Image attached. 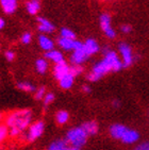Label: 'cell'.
Listing matches in <instances>:
<instances>
[{
	"label": "cell",
	"instance_id": "obj_18",
	"mask_svg": "<svg viewBox=\"0 0 149 150\" xmlns=\"http://www.w3.org/2000/svg\"><path fill=\"white\" fill-rule=\"evenodd\" d=\"M74 40H70V38H65L60 36V38H57V45H59L63 50H66V51L72 50V51H74Z\"/></svg>",
	"mask_w": 149,
	"mask_h": 150
},
{
	"label": "cell",
	"instance_id": "obj_8",
	"mask_svg": "<svg viewBox=\"0 0 149 150\" xmlns=\"http://www.w3.org/2000/svg\"><path fill=\"white\" fill-rule=\"evenodd\" d=\"M70 69V66L68 65V63L66 62L65 60L60 62V63L55 64V67H53V76L57 81L60 80L62 77H64L65 75H67Z\"/></svg>",
	"mask_w": 149,
	"mask_h": 150
},
{
	"label": "cell",
	"instance_id": "obj_36",
	"mask_svg": "<svg viewBox=\"0 0 149 150\" xmlns=\"http://www.w3.org/2000/svg\"><path fill=\"white\" fill-rule=\"evenodd\" d=\"M68 150H80L79 148H76V147H72V146H69Z\"/></svg>",
	"mask_w": 149,
	"mask_h": 150
},
{
	"label": "cell",
	"instance_id": "obj_33",
	"mask_svg": "<svg viewBox=\"0 0 149 150\" xmlns=\"http://www.w3.org/2000/svg\"><path fill=\"white\" fill-rule=\"evenodd\" d=\"M81 90H82L83 93H85V94H89V93L92 92V88H91V86H89V85H83Z\"/></svg>",
	"mask_w": 149,
	"mask_h": 150
},
{
	"label": "cell",
	"instance_id": "obj_12",
	"mask_svg": "<svg viewBox=\"0 0 149 150\" xmlns=\"http://www.w3.org/2000/svg\"><path fill=\"white\" fill-rule=\"evenodd\" d=\"M0 4L3 12L8 15L13 14L17 10V0H0Z\"/></svg>",
	"mask_w": 149,
	"mask_h": 150
},
{
	"label": "cell",
	"instance_id": "obj_7",
	"mask_svg": "<svg viewBox=\"0 0 149 150\" xmlns=\"http://www.w3.org/2000/svg\"><path fill=\"white\" fill-rule=\"evenodd\" d=\"M89 58V54L86 53L84 48L80 50H74L70 55V63L72 65H82Z\"/></svg>",
	"mask_w": 149,
	"mask_h": 150
},
{
	"label": "cell",
	"instance_id": "obj_27",
	"mask_svg": "<svg viewBox=\"0 0 149 150\" xmlns=\"http://www.w3.org/2000/svg\"><path fill=\"white\" fill-rule=\"evenodd\" d=\"M55 94L53 93H47L46 95H45V97H44V99H43V102H44V105L45 107H48L49 104H51L53 101H55Z\"/></svg>",
	"mask_w": 149,
	"mask_h": 150
},
{
	"label": "cell",
	"instance_id": "obj_11",
	"mask_svg": "<svg viewBox=\"0 0 149 150\" xmlns=\"http://www.w3.org/2000/svg\"><path fill=\"white\" fill-rule=\"evenodd\" d=\"M84 49H85L86 53L89 54V57H92V55L96 54V53L99 52L100 47H99L98 43L94 38H87L84 42Z\"/></svg>",
	"mask_w": 149,
	"mask_h": 150
},
{
	"label": "cell",
	"instance_id": "obj_21",
	"mask_svg": "<svg viewBox=\"0 0 149 150\" xmlns=\"http://www.w3.org/2000/svg\"><path fill=\"white\" fill-rule=\"evenodd\" d=\"M35 68H36L38 74L44 75L48 70V62H47L46 59H37L36 62H35Z\"/></svg>",
	"mask_w": 149,
	"mask_h": 150
},
{
	"label": "cell",
	"instance_id": "obj_26",
	"mask_svg": "<svg viewBox=\"0 0 149 150\" xmlns=\"http://www.w3.org/2000/svg\"><path fill=\"white\" fill-rule=\"evenodd\" d=\"M46 94H47L46 88H45L44 86L40 87V88L35 91V93H34V98H35V100H38V101L43 100L44 97H45V95H46Z\"/></svg>",
	"mask_w": 149,
	"mask_h": 150
},
{
	"label": "cell",
	"instance_id": "obj_34",
	"mask_svg": "<svg viewBox=\"0 0 149 150\" xmlns=\"http://www.w3.org/2000/svg\"><path fill=\"white\" fill-rule=\"evenodd\" d=\"M112 105H113L114 108H116V109H117V108L121 107V102H119L118 100H114L113 102H112Z\"/></svg>",
	"mask_w": 149,
	"mask_h": 150
},
{
	"label": "cell",
	"instance_id": "obj_14",
	"mask_svg": "<svg viewBox=\"0 0 149 150\" xmlns=\"http://www.w3.org/2000/svg\"><path fill=\"white\" fill-rule=\"evenodd\" d=\"M138 139H140L138 132H136L135 130H132V129H127V131L125 132L121 141L125 144H134L138 141Z\"/></svg>",
	"mask_w": 149,
	"mask_h": 150
},
{
	"label": "cell",
	"instance_id": "obj_2",
	"mask_svg": "<svg viewBox=\"0 0 149 150\" xmlns=\"http://www.w3.org/2000/svg\"><path fill=\"white\" fill-rule=\"evenodd\" d=\"M33 113L29 109L18 110L10 113L4 118V124L10 129V136L17 137L30 127L32 124Z\"/></svg>",
	"mask_w": 149,
	"mask_h": 150
},
{
	"label": "cell",
	"instance_id": "obj_15",
	"mask_svg": "<svg viewBox=\"0 0 149 150\" xmlns=\"http://www.w3.org/2000/svg\"><path fill=\"white\" fill-rule=\"evenodd\" d=\"M81 127L83 128L84 131H85L86 134H87L89 136L95 135V134H97V133H98V130H99L98 124L96 122V121H94V120L85 121V122H83V125H82Z\"/></svg>",
	"mask_w": 149,
	"mask_h": 150
},
{
	"label": "cell",
	"instance_id": "obj_17",
	"mask_svg": "<svg viewBox=\"0 0 149 150\" xmlns=\"http://www.w3.org/2000/svg\"><path fill=\"white\" fill-rule=\"evenodd\" d=\"M45 58L50 60L51 62H53L55 64L60 63V62L64 61L63 53L61 51H59V50H55V49L50 50V51H47L46 53H45Z\"/></svg>",
	"mask_w": 149,
	"mask_h": 150
},
{
	"label": "cell",
	"instance_id": "obj_32",
	"mask_svg": "<svg viewBox=\"0 0 149 150\" xmlns=\"http://www.w3.org/2000/svg\"><path fill=\"white\" fill-rule=\"evenodd\" d=\"M134 150H149V143H143L138 145V147H135Z\"/></svg>",
	"mask_w": 149,
	"mask_h": 150
},
{
	"label": "cell",
	"instance_id": "obj_10",
	"mask_svg": "<svg viewBox=\"0 0 149 150\" xmlns=\"http://www.w3.org/2000/svg\"><path fill=\"white\" fill-rule=\"evenodd\" d=\"M128 128L121 124H114L110 127V135L115 139H121Z\"/></svg>",
	"mask_w": 149,
	"mask_h": 150
},
{
	"label": "cell",
	"instance_id": "obj_20",
	"mask_svg": "<svg viewBox=\"0 0 149 150\" xmlns=\"http://www.w3.org/2000/svg\"><path fill=\"white\" fill-rule=\"evenodd\" d=\"M69 145L65 139H57L49 145L47 150H68Z\"/></svg>",
	"mask_w": 149,
	"mask_h": 150
},
{
	"label": "cell",
	"instance_id": "obj_22",
	"mask_svg": "<svg viewBox=\"0 0 149 150\" xmlns=\"http://www.w3.org/2000/svg\"><path fill=\"white\" fill-rule=\"evenodd\" d=\"M69 119V114L67 111H59V112L55 114V121H57L59 125H65Z\"/></svg>",
	"mask_w": 149,
	"mask_h": 150
},
{
	"label": "cell",
	"instance_id": "obj_35",
	"mask_svg": "<svg viewBox=\"0 0 149 150\" xmlns=\"http://www.w3.org/2000/svg\"><path fill=\"white\" fill-rule=\"evenodd\" d=\"M4 25H6V23H4V19L0 17V30L4 28Z\"/></svg>",
	"mask_w": 149,
	"mask_h": 150
},
{
	"label": "cell",
	"instance_id": "obj_30",
	"mask_svg": "<svg viewBox=\"0 0 149 150\" xmlns=\"http://www.w3.org/2000/svg\"><path fill=\"white\" fill-rule=\"evenodd\" d=\"M4 57L6 58V60L12 62V61L15 59V52L13 50H6V53H4Z\"/></svg>",
	"mask_w": 149,
	"mask_h": 150
},
{
	"label": "cell",
	"instance_id": "obj_3",
	"mask_svg": "<svg viewBox=\"0 0 149 150\" xmlns=\"http://www.w3.org/2000/svg\"><path fill=\"white\" fill-rule=\"evenodd\" d=\"M87 137L89 135L86 134L83 128L80 126V127H74L67 131L65 135V141L68 143L69 146L81 149L86 144Z\"/></svg>",
	"mask_w": 149,
	"mask_h": 150
},
{
	"label": "cell",
	"instance_id": "obj_31",
	"mask_svg": "<svg viewBox=\"0 0 149 150\" xmlns=\"http://www.w3.org/2000/svg\"><path fill=\"white\" fill-rule=\"evenodd\" d=\"M121 30L123 33H126L127 34V33H130V32L132 31V28L130 25H123V26L121 27Z\"/></svg>",
	"mask_w": 149,
	"mask_h": 150
},
{
	"label": "cell",
	"instance_id": "obj_28",
	"mask_svg": "<svg viewBox=\"0 0 149 150\" xmlns=\"http://www.w3.org/2000/svg\"><path fill=\"white\" fill-rule=\"evenodd\" d=\"M69 72L72 74L74 77L80 76L81 74L83 72V67L81 66V65H72V66H70V69H69Z\"/></svg>",
	"mask_w": 149,
	"mask_h": 150
},
{
	"label": "cell",
	"instance_id": "obj_25",
	"mask_svg": "<svg viewBox=\"0 0 149 150\" xmlns=\"http://www.w3.org/2000/svg\"><path fill=\"white\" fill-rule=\"evenodd\" d=\"M60 34L62 38H70V40H76V34L72 30L68 29V28H62L60 31Z\"/></svg>",
	"mask_w": 149,
	"mask_h": 150
},
{
	"label": "cell",
	"instance_id": "obj_23",
	"mask_svg": "<svg viewBox=\"0 0 149 150\" xmlns=\"http://www.w3.org/2000/svg\"><path fill=\"white\" fill-rule=\"evenodd\" d=\"M17 87L20 91H23V92H27V93H34L36 91V88H35V86L33 84L30 83V82H26V81L18 82Z\"/></svg>",
	"mask_w": 149,
	"mask_h": 150
},
{
	"label": "cell",
	"instance_id": "obj_1",
	"mask_svg": "<svg viewBox=\"0 0 149 150\" xmlns=\"http://www.w3.org/2000/svg\"><path fill=\"white\" fill-rule=\"evenodd\" d=\"M123 67V62L117 53L108 47L103 48V59L95 64L92 70L87 74L86 79L91 82H96L109 74L110 71H118Z\"/></svg>",
	"mask_w": 149,
	"mask_h": 150
},
{
	"label": "cell",
	"instance_id": "obj_4",
	"mask_svg": "<svg viewBox=\"0 0 149 150\" xmlns=\"http://www.w3.org/2000/svg\"><path fill=\"white\" fill-rule=\"evenodd\" d=\"M44 130H45V124L42 120L35 121L33 124L30 125V127L27 129V132L23 136V139L28 143H32V142L36 141L37 139H40V136L43 135Z\"/></svg>",
	"mask_w": 149,
	"mask_h": 150
},
{
	"label": "cell",
	"instance_id": "obj_19",
	"mask_svg": "<svg viewBox=\"0 0 149 150\" xmlns=\"http://www.w3.org/2000/svg\"><path fill=\"white\" fill-rule=\"evenodd\" d=\"M26 9L30 15H36L40 10V0H29L26 3Z\"/></svg>",
	"mask_w": 149,
	"mask_h": 150
},
{
	"label": "cell",
	"instance_id": "obj_29",
	"mask_svg": "<svg viewBox=\"0 0 149 150\" xmlns=\"http://www.w3.org/2000/svg\"><path fill=\"white\" fill-rule=\"evenodd\" d=\"M31 40H32V35H31V33H29V32H25V33L21 35V38H20V42H21L23 45L30 44Z\"/></svg>",
	"mask_w": 149,
	"mask_h": 150
},
{
	"label": "cell",
	"instance_id": "obj_5",
	"mask_svg": "<svg viewBox=\"0 0 149 150\" xmlns=\"http://www.w3.org/2000/svg\"><path fill=\"white\" fill-rule=\"evenodd\" d=\"M118 50L121 57V60L123 62V67H130L134 62V55H133L131 47L126 43H121L118 45Z\"/></svg>",
	"mask_w": 149,
	"mask_h": 150
},
{
	"label": "cell",
	"instance_id": "obj_9",
	"mask_svg": "<svg viewBox=\"0 0 149 150\" xmlns=\"http://www.w3.org/2000/svg\"><path fill=\"white\" fill-rule=\"evenodd\" d=\"M37 21H38V27L37 29L38 31L42 32V33H52L55 31V25L49 21L47 18L44 17H38L37 18Z\"/></svg>",
	"mask_w": 149,
	"mask_h": 150
},
{
	"label": "cell",
	"instance_id": "obj_37",
	"mask_svg": "<svg viewBox=\"0 0 149 150\" xmlns=\"http://www.w3.org/2000/svg\"><path fill=\"white\" fill-rule=\"evenodd\" d=\"M2 120H3V115H2V113H0V124H1Z\"/></svg>",
	"mask_w": 149,
	"mask_h": 150
},
{
	"label": "cell",
	"instance_id": "obj_6",
	"mask_svg": "<svg viewBox=\"0 0 149 150\" xmlns=\"http://www.w3.org/2000/svg\"><path fill=\"white\" fill-rule=\"evenodd\" d=\"M99 23H100V27L102 29L103 33L108 38H115L116 36V33H115V30L113 29L111 23V16H110L108 13H103L100 15V18H99Z\"/></svg>",
	"mask_w": 149,
	"mask_h": 150
},
{
	"label": "cell",
	"instance_id": "obj_16",
	"mask_svg": "<svg viewBox=\"0 0 149 150\" xmlns=\"http://www.w3.org/2000/svg\"><path fill=\"white\" fill-rule=\"evenodd\" d=\"M74 76L70 72H68L67 75H65L64 77L59 80V84H60V87L63 88V90H69L70 87L74 85Z\"/></svg>",
	"mask_w": 149,
	"mask_h": 150
},
{
	"label": "cell",
	"instance_id": "obj_13",
	"mask_svg": "<svg viewBox=\"0 0 149 150\" xmlns=\"http://www.w3.org/2000/svg\"><path fill=\"white\" fill-rule=\"evenodd\" d=\"M38 45H40V48H42L45 52L50 51V50H52L53 48H55V43H53V40L45 34H40V36H38Z\"/></svg>",
	"mask_w": 149,
	"mask_h": 150
},
{
	"label": "cell",
	"instance_id": "obj_24",
	"mask_svg": "<svg viewBox=\"0 0 149 150\" xmlns=\"http://www.w3.org/2000/svg\"><path fill=\"white\" fill-rule=\"evenodd\" d=\"M10 135V129L6 124H0V144L6 141Z\"/></svg>",
	"mask_w": 149,
	"mask_h": 150
}]
</instances>
